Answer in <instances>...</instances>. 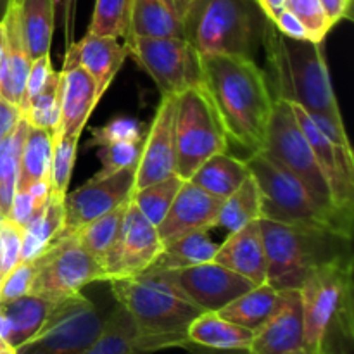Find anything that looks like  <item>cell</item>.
<instances>
[{"label":"cell","mask_w":354,"mask_h":354,"mask_svg":"<svg viewBox=\"0 0 354 354\" xmlns=\"http://www.w3.org/2000/svg\"><path fill=\"white\" fill-rule=\"evenodd\" d=\"M201 86L220 118L228 147L235 145L245 158L261 151L275 99L266 73L258 61L239 55H201Z\"/></svg>","instance_id":"cell-1"},{"label":"cell","mask_w":354,"mask_h":354,"mask_svg":"<svg viewBox=\"0 0 354 354\" xmlns=\"http://www.w3.org/2000/svg\"><path fill=\"white\" fill-rule=\"evenodd\" d=\"M118 304L133 318L145 353L189 348V325L203 313L176 280V270L149 266L137 275L109 280Z\"/></svg>","instance_id":"cell-2"},{"label":"cell","mask_w":354,"mask_h":354,"mask_svg":"<svg viewBox=\"0 0 354 354\" xmlns=\"http://www.w3.org/2000/svg\"><path fill=\"white\" fill-rule=\"evenodd\" d=\"M263 50L270 68L266 78L272 80L268 85L273 97L297 104L311 116H325L344 123L332 86L324 44L286 37L268 21Z\"/></svg>","instance_id":"cell-3"},{"label":"cell","mask_w":354,"mask_h":354,"mask_svg":"<svg viewBox=\"0 0 354 354\" xmlns=\"http://www.w3.org/2000/svg\"><path fill=\"white\" fill-rule=\"evenodd\" d=\"M354 259L313 270L299 287L306 354H351Z\"/></svg>","instance_id":"cell-4"},{"label":"cell","mask_w":354,"mask_h":354,"mask_svg":"<svg viewBox=\"0 0 354 354\" xmlns=\"http://www.w3.org/2000/svg\"><path fill=\"white\" fill-rule=\"evenodd\" d=\"M265 242L266 283L277 290L297 289L313 270L351 261L353 237L317 225H286L259 218Z\"/></svg>","instance_id":"cell-5"},{"label":"cell","mask_w":354,"mask_h":354,"mask_svg":"<svg viewBox=\"0 0 354 354\" xmlns=\"http://www.w3.org/2000/svg\"><path fill=\"white\" fill-rule=\"evenodd\" d=\"M268 21L256 0H190L183 9V38L201 55L256 61Z\"/></svg>","instance_id":"cell-6"},{"label":"cell","mask_w":354,"mask_h":354,"mask_svg":"<svg viewBox=\"0 0 354 354\" xmlns=\"http://www.w3.org/2000/svg\"><path fill=\"white\" fill-rule=\"evenodd\" d=\"M261 152L279 162L280 166H283L287 171L292 173L303 183L304 189L310 192L315 203L325 213L330 214L346 234L353 237V221L346 220L335 207L327 180L322 173L306 135L301 130L299 123L294 116L289 100L280 99V97L273 99L272 116H270V124Z\"/></svg>","instance_id":"cell-7"},{"label":"cell","mask_w":354,"mask_h":354,"mask_svg":"<svg viewBox=\"0 0 354 354\" xmlns=\"http://www.w3.org/2000/svg\"><path fill=\"white\" fill-rule=\"evenodd\" d=\"M261 196L259 218L286 225H317L348 235L341 225L325 213L303 183L261 151L244 159ZM351 237V235H348Z\"/></svg>","instance_id":"cell-8"},{"label":"cell","mask_w":354,"mask_h":354,"mask_svg":"<svg viewBox=\"0 0 354 354\" xmlns=\"http://www.w3.org/2000/svg\"><path fill=\"white\" fill-rule=\"evenodd\" d=\"M175 149V173L182 180H189L211 156L228 152L227 135L203 86L176 95Z\"/></svg>","instance_id":"cell-9"},{"label":"cell","mask_w":354,"mask_h":354,"mask_svg":"<svg viewBox=\"0 0 354 354\" xmlns=\"http://www.w3.org/2000/svg\"><path fill=\"white\" fill-rule=\"evenodd\" d=\"M30 294L59 303L80 294L86 286L106 282L99 259L86 252L73 235H62L47 245L35 259Z\"/></svg>","instance_id":"cell-10"},{"label":"cell","mask_w":354,"mask_h":354,"mask_svg":"<svg viewBox=\"0 0 354 354\" xmlns=\"http://www.w3.org/2000/svg\"><path fill=\"white\" fill-rule=\"evenodd\" d=\"M107 315L83 292L54 304L40 330L16 354H82L102 332Z\"/></svg>","instance_id":"cell-11"},{"label":"cell","mask_w":354,"mask_h":354,"mask_svg":"<svg viewBox=\"0 0 354 354\" xmlns=\"http://www.w3.org/2000/svg\"><path fill=\"white\" fill-rule=\"evenodd\" d=\"M128 55L154 80L162 95H180L203 85L201 54L185 38H151L128 35Z\"/></svg>","instance_id":"cell-12"},{"label":"cell","mask_w":354,"mask_h":354,"mask_svg":"<svg viewBox=\"0 0 354 354\" xmlns=\"http://www.w3.org/2000/svg\"><path fill=\"white\" fill-rule=\"evenodd\" d=\"M162 249L165 245L159 239L158 228L138 211L130 197L116 241L102 259L106 282L144 272L154 265Z\"/></svg>","instance_id":"cell-13"},{"label":"cell","mask_w":354,"mask_h":354,"mask_svg":"<svg viewBox=\"0 0 354 354\" xmlns=\"http://www.w3.org/2000/svg\"><path fill=\"white\" fill-rule=\"evenodd\" d=\"M137 166L121 169L104 178H92L64 197V227L59 237L71 235L83 225L116 209L131 197Z\"/></svg>","instance_id":"cell-14"},{"label":"cell","mask_w":354,"mask_h":354,"mask_svg":"<svg viewBox=\"0 0 354 354\" xmlns=\"http://www.w3.org/2000/svg\"><path fill=\"white\" fill-rule=\"evenodd\" d=\"M299 123L301 130L306 135L311 149L315 152L322 173H324L327 185L330 189L332 199L335 207L346 220L353 221L354 218V156L353 151H344L332 144L313 123L310 114L299 107L297 104L290 102Z\"/></svg>","instance_id":"cell-15"},{"label":"cell","mask_w":354,"mask_h":354,"mask_svg":"<svg viewBox=\"0 0 354 354\" xmlns=\"http://www.w3.org/2000/svg\"><path fill=\"white\" fill-rule=\"evenodd\" d=\"M176 95H162L156 116L142 140L140 158L135 169V189L176 175Z\"/></svg>","instance_id":"cell-16"},{"label":"cell","mask_w":354,"mask_h":354,"mask_svg":"<svg viewBox=\"0 0 354 354\" xmlns=\"http://www.w3.org/2000/svg\"><path fill=\"white\" fill-rule=\"evenodd\" d=\"M176 280L189 299L203 311H220L256 287L251 280L214 261L176 270Z\"/></svg>","instance_id":"cell-17"},{"label":"cell","mask_w":354,"mask_h":354,"mask_svg":"<svg viewBox=\"0 0 354 354\" xmlns=\"http://www.w3.org/2000/svg\"><path fill=\"white\" fill-rule=\"evenodd\" d=\"M249 354H306L299 290H280L279 306L254 332Z\"/></svg>","instance_id":"cell-18"},{"label":"cell","mask_w":354,"mask_h":354,"mask_svg":"<svg viewBox=\"0 0 354 354\" xmlns=\"http://www.w3.org/2000/svg\"><path fill=\"white\" fill-rule=\"evenodd\" d=\"M221 204L223 201L185 180L166 216L156 227L162 245L171 244L176 239L192 232H209L216 227Z\"/></svg>","instance_id":"cell-19"},{"label":"cell","mask_w":354,"mask_h":354,"mask_svg":"<svg viewBox=\"0 0 354 354\" xmlns=\"http://www.w3.org/2000/svg\"><path fill=\"white\" fill-rule=\"evenodd\" d=\"M127 57L128 47L124 41L121 44L120 38L86 33L82 40L73 41L66 48L62 66H80L85 69L95 82L97 95L102 99Z\"/></svg>","instance_id":"cell-20"},{"label":"cell","mask_w":354,"mask_h":354,"mask_svg":"<svg viewBox=\"0 0 354 354\" xmlns=\"http://www.w3.org/2000/svg\"><path fill=\"white\" fill-rule=\"evenodd\" d=\"M59 121L52 135L82 137V131L100 97L92 76L80 66H62Z\"/></svg>","instance_id":"cell-21"},{"label":"cell","mask_w":354,"mask_h":354,"mask_svg":"<svg viewBox=\"0 0 354 354\" xmlns=\"http://www.w3.org/2000/svg\"><path fill=\"white\" fill-rule=\"evenodd\" d=\"M213 261L251 280L256 286L266 283L268 261L259 220L251 221L245 227L228 234L227 241L218 248Z\"/></svg>","instance_id":"cell-22"},{"label":"cell","mask_w":354,"mask_h":354,"mask_svg":"<svg viewBox=\"0 0 354 354\" xmlns=\"http://www.w3.org/2000/svg\"><path fill=\"white\" fill-rule=\"evenodd\" d=\"M2 26L6 45H3V57L2 66H0V97L19 107L31 59L28 55L23 31H21L16 0L10 2L2 19Z\"/></svg>","instance_id":"cell-23"},{"label":"cell","mask_w":354,"mask_h":354,"mask_svg":"<svg viewBox=\"0 0 354 354\" xmlns=\"http://www.w3.org/2000/svg\"><path fill=\"white\" fill-rule=\"evenodd\" d=\"M54 304L35 294L0 303V339L16 351L40 330Z\"/></svg>","instance_id":"cell-24"},{"label":"cell","mask_w":354,"mask_h":354,"mask_svg":"<svg viewBox=\"0 0 354 354\" xmlns=\"http://www.w3.org/2000/svg\"><path fill=\"white\" fill-rule=\"evenodd\" d=\"M128 35L183 38V9L175 0H133Z\"/></svg>","instance_id":"cell-25"},{"label":"cell","mask_w":354,"mask_h":354,"mask_svg":"<svg viewBox=\"0 0 354 354\" xmlns=\"http://www.w3.org/2000/svg\"><path fill=\"white\" fill-rule=\"evenodd\" d=\"M254 332L225 320L216 311H203L187 328L190 344L213 349H249Z\"/></svg>","instance_id":"cell-26"},{"label":"cell","mask_w":354,"mask_h":354,"mask_svg":"<svg viewBox=\"0 0 354 354\" xmlns=\"http://www.w3.org/2000/svg\"><path fill=\"white\" fill-rule=\"evenodd\" d=\"M21 31L30 59L50 54L57 0H16Z\"/></svg>","instance_id":"cell-27"},{"label":"cell","mask_w":354,"mask_h":354,"mask_svg":"<svg viewBox=\"0 0 354 354\" xmlns=\"http://www.w3.org/2000/svg\"><path fill=\"white\" fill-rule=\"evenodd\" d=\"M248 176L249 169L244 159L235 158L230 152H220L204 161L194 171L189 182L196 183L213 197L225 201L242 185Z\"/></svg>","instance_id":"cell-28"},{"label":"cell","mask_w":354,"mask_h":354,"mask_svg":"<svg viewBox=\"0 0 354 354\" xmlns=\"http://www.w3.org/2000/svg\"><path fill=\"white\" fill-rule=\"evenodd\" d=\"M64 197L50 192L40 211L23 228L21 261L35 259L50 242L59 237L64 227Z\"/></svg>","instance_id":"cell-29"},{"label":"cell","mask_w":354,"mask_h":354,"mask_svg":"<svg viewBox=\"0 0 354 354\" xmlns=\"http://www.w3.org/2000/svg\"><path fill=\"white\" fill-rule=\"evenodd\" d=\"M82 354H147L133 318L121 304L109 311L102 332Z\"/></svg>","instance_id":"cell-30"},{"label":"cell","mask_w":354,"mask_h":354,"mask_svg":"<svg viewBox=\"0 0 354 354\" xmlns=\"http://www.w3.org/2000/svg\"><path fill=\"white\" fill-rule=\"evenodd\" d=\"M279 301L280 290L273 289L268 283H261L239 296L216 313L232 324L256 332L272 317L273 311L279 306Z\"/></svg>","instance_id":"cell-31"},{"label":"cell","mask_w":354,"mask_h":354,"mask_svg":"<svg viewBox=\"0 0 354 354\" xmlns=\"http://www.w3.org/2000/svg\"><path fill=\"white\" fill-rule=\"evenodd\" d=\"M52 131L28 127L23 151L19 158V175H17L16 192H26L37 183L48 180L52 162Z\"/></svg>","instance_id":"cell-32"},{"label":"cell","mask_w":354,"mask_h":354,"mask_svg":"<svg viewBox=\"0 0 354 354\" xmlns=\"http://www.w3.org/2000/svg\"><path fill=\"white\" fill-rule=\"evenodd\" d=\"M218 248L220 245L211 241L207 230L192 232L165 245L159 258L156 259V265L169 270L190 268V266L213 261Z\"/></svg>","instance_id":"cell-33"},{"label":"cell","mask_w":354,"mask_h":354,"mask_svg":"<svg viewBox=\"0 0 354 354\" xmlns=\"http://www.w3.org/2000/svg\"><path fill=\"white\" fill-rule=\"evenodd\" d=\"M28 127H30L28 121L21 118L16 130L0 142V221L7 220L10 204L16 196L19 158L28 133Z\"/></svg>","instance_id":"cell-34"},{"label":"cell","mask_w":354,"mask_h":354,"mask_svg":"<svg viewBox=\"0 0 354 354\" xmlns=\"http://www.w3.org/2000/svg\"><path fill=\"white\" fill-rule=\"evenodd\" d=\"M259 209H261V196H259L258 183L249 173L242 185L223 201L216 227L225 228L228 234H232L251 221L259 220Z\"/></svg>","instance_id":"cell-35"},{"label":"cell","mask_w":354,"mask_h":354,"mask_svg":"<svg viewBox=\"0 0 354 354\" xmlns=\"http://www.w3.org/2000/svg\"><path fill=\"white\" fill-rule=\"evenodd\" d=\"M128 203H130V199L121 204V206H118L116 209L95 218V220L83 225L82 228L71 234L86 252H90L93 258L99 259L100 265H102L104 256L107 254L111 245L116 241L118 232H120L121 223H123L124 213H127Z\"/></svg>","instance_id":"cell-36"},{"label":"cell","mask_w":354,"mask_h":354,"mask_svg":"<svg viewBox=\"0 0 354 354\" xmlns=\"http://www.w3.org/2000/svg\"><path fill=\"white\" fill-rule=\"evenodd\" d=\"M183 182L185 180L180 178L178 175L168 176L165 180H159V182L151 183V185H145L142 189L133 190L131 201L138 207V211L154 227H158L162 221V218L166 216L169 207H171L173 201H175L176 194H178Z\"/></svg>","instance_id":"cell-37"},{"label":"cell","mask_w":354,"mask_h":354,"mask_svg":"<svg viewBox=\"0 0 354 354\" xmlns=\"http://www.w3.org/2000/svg\"><path fill=\"white\" fill-rule=\"evenodd\" d=\"M61 83L62 73L52 71L40 92L28 102L23 118L30 127L54 133L59 121V107H61Z\"/></svg>","instance_id":"cell-38"},{"label":"cell","mask_w":354,"mask_h":354,"mask_svg":"<svg viewBox=\"0 0 354 354\" xmlns=\"http://www.w3.org/2000/svg\"><path fill=\"white\" fill-rule=\"evenodd\" d=\"M131 2L133 0H95V9L86 33L127 38L130 33Z\"/></svg>","instance_id":"cell-39"},{"label":"cell","mask_w":354,"mask_h":354,"mask_svg":"<svg viewBox=\"0 0 354 354\" xmlns=\"http://www.w3.org/2000/svg\"><path fill=\"white\" fill-rule=\"evenodd\" d=\"M52 162H50V189L59 196H66L71 182V173L75 168L76 151L80 137L68 135H52Z\"/></svg>","instance_id":"cell-40"},{"label":"cell","mask_w":354,"mask_h":354,"mask_svg":"<svg viewBox=\"0 0 354 354\" xmlns=\"http://www.w3.org/2000/svg\"><path fill=\"white\" fill-rule=\"evenodd\" d=\"M286 9L303 23L310 41L324 44L327 35L334 28L332 21L325 14L320 0H286Z\"/></svg>","instance_id":"cell-41"},{"label":"cell","mask_w":354,"mask_h":354,"mask_svg":"<svg viewBox=\"0 0 354 354\" xmlns=\"http://www.w3.org/2000/svg\"><path fill=\"white\" fill-rule=\"evenodd\" d=\"M144 135V128L138 123V120L120 116L102 127L92 128V138L86 147H104L116 142H142Z\"/></svg>","instance_id":"cell-42"},{"label":"cell","mask_w":354,"mask_h":354,"mask_svg":"<svg viewBox=\"0 0 354 354\" xmlns=\"http://www.w3.org/2000/svg\"><path fill=\"white\" fill-rule=\"evenodd\" d=\"M50 192L52 189L48 180L37 183V185H33L26 192H16L12 204H10L9 214H7V220L10 223L17 225L19 228H24L33 220L35 214L40 211V207L44 206V203L50 196Z\"/></svg>","instance_id":"cell-43"},{"label":"cell","mask_w":354,"mask_h":354,"mask_svg":"<svg viewBox=\"0 0 354 354\" xmlns=\"http://www.w3.org/2000/svg\"><path fill=\"white\" fill-rule=\"evenodd\" d=\"M142 142H116V144L104 145L99 149V158L102 168L95 173V178H104L121 169L131 168L138 165Z\"/></svg>","instance_id":"cell-44"},{"label":"cell","mask_w":354,"mask_h":354,"mask_svg":"<svg viewBox=\"0 0 354 354\" xmlns=\"http://www.w3.org/2000/svg\"><path fill=\"white\" fill-rule=\"evenodd\" d=\"M21 245L23 228L9 220L0 221V279L21 261Z\"/></svg>","instance_id":"cell-45"},{"label":"cell","mask_w":354,"mask_h":354,"mask_svg":"<svg viewBox=\"0 0 354 354\" xmlns=\"http://www.w3.org/2000/svg\"><path fill=\"white\" fill-rule=\"evenodd\" d=\"M33 261H19L9 273L0 279V303L12 301L16 297L30 294L31 279H33Z\"/></svg>","instance_id":"cell-46"},{"label":"cell","mask_w":354,"mask_h":354,"mask_svg":"<svg viewBox=\"0 0 354 354\" xmlns=\"http://www.w3.org/2000/svg\"><path fill=\"white\" fill-rule=\"evenodd\" d=\"M52 71H54V68H52L50 54L41 55V57L33 59V61H31L30 71H28V76H26V85H24V92H23V97H21V104H19L21 114H23L24 109H26L28 102H30V100L40 92L41 86L45 85V82H47L48 75H50Z\"/></svg>","instance_id":"cell-47"},{"label":"cell","mask_w":354,"mask_h":354,"mask_svg":"<svg viewBox=\"0 0 354 354\" xmlns=\"http://www.w3.org/2000/svg\"><path fill=\"white\" fill-rule=\"evenodd\" d=\"M272 23L275 24L277 30H279L280 33L286 35V37L296 38V40H310V38H308V31L306 28L303 26V23L287 9L280 10V12L273 17Z\"/></svg>","instance_id":"cell-48"},{"label":"cell","mask_w":354,"mask_h":354,"mask_svg":"<svg viewBox=\"0 0 354 354\" xmlns=\"http://www.w3.org/2000/svg\"><path fill=\"white\" fill-rule=\"evenodd\" d=\"M21 118H23V114H21L19 107L0 97V142L16 130Z\"/></svg>","instance_id":"cell-49"},{"label":"cell","mask_w":354,"mask_h":354,"mask_svg":"<svg viewBox=\"0 0 354 354\" xmlns=\"http://www.w3.org/2000/svg\"><path fill=\"white\" fill-rule=\"evenodd\" d=\"M61 6L62 16V30H64V41L66 48L73 44L75 38V21H76V9H78V0H57Z\"/></svg>","instance_id":"cell-50"},{"label":"cell","mask_w":354,"mask_h":354,"mask_svg":"<svg viewBox=\"0 0 354 354\" xmlns=\"http://www.w3.org/2000/svg\"><path fill=\"white\" fill-rule=\"evenodd\" d=\"M320 3L334 26L344 19H353V0H320Z\"/></svg>","instance_id":"cell-51"},{"label":"cell","mask_w":354,"mask_h":354,"mask_svg":"<svg viewBox=\"0 0 354 354\" xmlns=\"http://www.w3.org/2000/svg\"><path fill=\"white\" fill-rule=\"evenodd\" d=\"M185 349L187 354H249V349H213L197 344H190Z\"/></svg>","instance_id":"cell-52"},{"label":"cell","mask_w":354,"mask_h":354,"mask_svg":"<svg viewBox=\"0 0 354 354\" xmlns=\"http://www.w3.org/2000/svg\"><path fill=\"white\" fill-rule=\"evenodd\" d=\"M258 6L261 7V10L265 12V16L270 21L277 16L282 9H286V0H256Z\"/></svg>","instance_id":"cell-53"},{"label":"cell","mask_w":354,"mask_h":354,"mask_svg":"<svg viewBox=\"0 0 354 354\" xmlns=\"http://www.w3.org/2000/svg\"><path fill=\"white\" fill-rule=\"evenodd\" d=\"M10 2H12V0H0V23H2L3 16H6V12H7V9H9Z\"/></svg>","instance_id":"cell-54"},{"label":"cell","mask_w":354,"mask_h":354,"mask_svg":"<svg viewBox=\"0 0 354 354\" xmlns=\"http://www.w3.org/2000/svg\"><path fill=\"white\" fill-rule=\"evenodd\" d=\"M0 354H16V351L3 339H0Z\"/></svg>","instance_id":"cell-55"},{"label":"cell","mask_w":354,"mask_h":354,"mask_svg":"<svg viewBox=\"0 0 354 354\" xmlns=\"http://www.w3.org/2000/svg\"><path fill=\"white\" fill-rule=\"evenodd\" d=\"M3 45H6V37H3V26H2V23H0V66H2Z\"/></svg>","instance_id":"cell-56"},{"label":"cell","mask_w":354,"mask_h":354,"mask_svg":"<svg viewBox=\"0 0 354 354\" xmlns=\"http://www.w3.org/2000/svg\"><path fill=\"white\" fill-rule=\"evenodd\" d=\"M175 2H176V3H178V6H180V7H182V9H185V6H187V3H189V2H190V0H175Z\"/></svg>","instance_id":"cell-57"}]
</instances>
